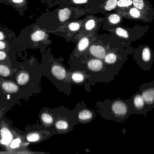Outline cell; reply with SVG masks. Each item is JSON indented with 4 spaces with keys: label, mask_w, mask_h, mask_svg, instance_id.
Returning <instances> with one entry per match:
<instances>
[{
    "label": "cell",
    "mask_w": 154,
    "mask_h": 154,
    "mask_svg": "<svg viewBox=\"0 0 154 154\" xmlns=\"http://www.w3.org/2000/svg\"><path fill=\"white\" fill-rule=\"evenodd\" d=\"M72 79L77 82H82L83 80V75L79 73H75L72 75Z\"/></svg>",
    "instance_id": "cell-22"
},
{
    "label": "cell",
    "mask_w": 154,
    "mask_h": 154,
    "mask_svg": "<svg viewBox=\"0 0 154 154\" xmlns=\"http://www.w3.org/2000/svg\"><path fill=\"white\" fill-rule=\"evenodd\" d=\"M6 57V54L3 52H0V60L4 59Z\"/></svg>",
    "instance_id": "cell-31"
},
{
    "label": "cell",
    "mask_w": 154,
    "mask_h": 154,
    "mask_svg": "<svg viewBox=\"0 0 154 154\" xmlns=\"http://www.w3.org/2000/svg\"><path fill=\"white\" fill-rule=\"evenodd\" d=\"M117 0H108L105 6V9L107 11H111L116 6Z\"/></svg>",
    "instance_id": "cell-16"
},
{
    "label": "cell",
    "mask_w": 154,
    "mask_h": 154,
    "mask_svg": "<svg viewBox=\"0 0 154 154\" xmlns=\"http://www.w3.org/2000/svg\"><path fill=\"white\" fill-rule=\"evenodd\" d=\"M92 117V114L91 112L88 110H84L80 113L79 118L82 120H88Z\"/></svg>",
    "instance_id": "cell-13"
},
{
    "label": "cell",
    "mask_w": 154,
    "mask_h": 154,
    "mask_svg": "<svg viewBox=\"0 0 154 154\" xmlns=\"http://www.w3.org/2000/svg\"><path fill=\"white\" fill-rule=\"evenodd\" d=\"M5 48V44L4 42L2 41H0V49H4Z\"/></svg>",
    "instance_id": "cell-32"
},
{
    "label": "cell",
    "mask_w": 154,
    "mask_h": 154,
    "mask_svg": "<svg viewBox=\"0 0 154 154\" xmlns=\"http://www.w3.org/2000/svg\"><path fill=\"white\" fill-rule=\"evenodd\" d=\"M73 2L76 4L85 3L88 2V0H73Z\"/></svg>",
    "instance_id": "cell-30"
},
{
    "label": "cell",
    "mask_w": 154,
    "mask_h": 154,
    "mask_svg": "<svg viewBox=\"0 0 154 154\" xmlns=\"http://www.w3.org/2000/svg\"><path fill=\"white\" fill-rule=\"evenodd\" d=\"M4 39V35L2 33L0 32V40L2 39Z\"/></svg>",
    "instance_id": "cell-34"
},
{
    "label": "cell",
    "mask_w": 154,
    "mask_h": 154,
    "mask_svg": "<svg viewBox=\"0 0 154 154\" xmlns=\"http://www.w3.org/2000/svg\"><path fill=\"white\" fill-rule=\"evenodd\" d=\"M12 1L15 3H21L23 2V0H12Z\"/></svg>",
    "instance_id": "cell-33"
},
{
    "label": "cell",
    "mask_w": 154,
    "mask_h": 154,
    "mask_svg": "<svg viewBox=\"0 0 154 154\" xmlns=\"http://www.w3.org/2000/svg\"><path fill=\"white\" fill-rule=\"evenodd\" d=\"M95 21L93 20H90L87 22L86 24V28L87 30H90L95 26Z\"/></svg>",
    "instance_id": "cell-27"
},
{
    "label": "cell",
    "mask_w": 154,
    "mask_h": 154,
    "mask_svg": "<svg viewBox=\"0 0 154 154\" xmlns=\"http://www.w3.org/2000/svg\"><path fill=\"white\" fill-rule=\"evenodd\" d=\"M89 41L87 38H83L81 39L78 45L79 49L80 51L85 49L88 45Z\"/></svg>",
    "instance_id": "cell-14"
},
{
    "label": "cell",
    "mask_w": 154,
    "mask_h": 154,
    "mask_svg": "<svg viewBox=\"0 0 154 154\" xmlns=\"http://www.w3.org/2000/svg\"><path fill=\"white\" fill-rule=\"evenodd\" d=\"M10 73V70L8 68L3 65H0V75L3 77H7Z\"/></svg>",
    "instance_id": "cell-20"
},
{
    "label": "cell",
    "mask_w": 154,
    "mask_h": 154,
    "mask_svg": "<svg viewBox=\"0 0 154 154\" xmlns=\"http://www.w3.org/2000/svg\"><path fill=\"white\" fill-rule=\"evenodd\" d=\"M91 53L97 58L102 59L106 56L105 50L100 46L92 45L90 49Z\"/></svg>",
    "instance_id": "cell-5"
},
{
    "label": "cell",
    "mask_w": 154,
    "mask_h": 154,
    "mask_svg": "<svg viewBox=\"0 0 154 154\" xmlns=\"http://www.w3.org/2000/svg\"><path fill=\"white\" fill-rule=\"evenodd\" d=\"M1 134L2 139L1 143L3 144L8 145L12 140V135L9 130L6 128H3L1 130Z\"/></svg>",
    "instance_id": "cell-6"
},
{
    "label": "cell",
    "mask_w": 154,
    "mask_h": 154,
    "mask_svg": "<svg viewBox=\"0 0 154 154\" xmlns=\"http://www.w3.org/2000/svg\"><path fill=\"white\" fill-rule=\"evenodd\" d=\"M139 90L144 99L146 108L149 111H151L154 108V81L142 84Z\"/></svg>",
    "instance_id": "cell-2"
},
{
    "label": "cell",
    "mask_w": 154,
    "mask_h": 154,
    "mask_svg": "<svg viewBox=\"0 0 154 154\" xmlns=\"http://www.w3.org/2000/svg\"><path fill=\"white\" fill-rule=\"evenodd\" d=\"M127 101L131 114L143 115L146 117L149 111L146 108L145 102L141 92H137Z\"/></svg>",
    "instance_id": "cell-1"
},
{
    "label": "cell",
    "mask_w": 154,
    "mask_h": 154,
    "mask_svg": "<svg viewBox=\"0 0 154 154\" xmlns=\"http://www.w3.org/2000/svg\"><path fill=\"white\" fill-rule=\"evenodd\" d=\"M21 141L19 138L15 139L12 142L11 144V147L12 148H16L19 147L20 144V143Z\"/></svg>",
    "instance_id": "cell-28"
},
{
    "label": "cell",
    "mask_w": 154,
    "mask_h": 154,
    "mask_svg": "<svg viewBox=\"0 0 154 154\" xmlns=\"http://www.w3.org/2000/svg\"><path fill=\"white\" fill-rule=\"evenodd\" d=\"M133 4L135 8L138 10H142L144 7V3L143 0H133Z\"/></svg>",
    "instance_id": "cell-17"
},
{
    "label": "cell",
    "mask_w": 154,
    "mask_h": 154,
    "mask_svg": "<svg viewBox=\"0 0 154 154\" xmlns=\"http://www.w3.org/2000/svg\"><path fill=\"white\" fill-rule=\"evenodd\" d=\"M29 80V76L25 73H22L17 77V82L20 85H23L26 84Z\"/></svg>",
    "instance_id": "cell-12"
},
{
    "label": "cell",
    "mask_w": 154,
    "mask_h": 154,
    "mask_svg": "<svg viewBox=\"0 0 154 154\" xmlns=\"http://www.w3.org/2000/svg\"><path fill=\"white\" fill-rule=\"evenodd\" d=\"M116 60V55L113 53H110L107 54L105 58L106 62V63H109V64L115 63Z\"/></svg>",
    "instance_id": "cell-15"
},
{
    "label": "cell",
    "mask_w": 154,
    "mask_h": 154,
    "mask_svg": "<svg viewBox=\"0 0 154 154\" xmlns=\"http://www.w3.org/2000/svg\"><path fill=\"white\" fill-rule=\"evenodd\" d=\"M46 33L41 30L37 31L32 35V39L35 41L41 40L45 38Z\"/></svg>",
    "instance_id": "cell-11"
},
{
    "label": "cell",
    "mask_w": 154,
    "mask_h": 154,
    "mask_svg": "<svg viewBox=\"0 0 154 154\" xmlns=\"http://www.w3.org/2000/svg\"><path fill=\"white\" fill-rule=\"evenodd\" d=\"M130 14L134 18H138L141 16V13L136 8H133L130 10Z\"/></svg>",
    "instance_id": "cell-24"
},
{
    "label": "cell",
    "mask_w": 154,
    "mask_h": 154,
    "mask_svg": "<svg viewBox=\"0 0 154 154\" xmlns=\"http://www.w3.org/2000/svg\"><path fill=\"white\" fill-rule=\"evenodd\" d=\"M67 123L65 121L63 120H60V121H58L56 123V127L57 129H60V130H63V129H67L68 127Z\"/></svg>",
    "instance_id": "cell-19"
},
{
    "label": "cell",
    "mask_w": 154,
    "mask_h": 154,
    "mask_svg": "<svg viewBox=\"0 0 154 154\" xmlns=\"http://www.w3.org/2000/svg\"><path fill=\"white\" fill-rule=\"evenodd\" d=\"M42 119L45 124H51L52 122V118L50 115L47 114H44L42 115Z\"/></svg>",
    "instance_id": "cell-21"
},
{
    "label": "cell",
    "mask_w": 154,
    "mask_h": 154,
    "mask_svg": "<svg viewBox=\"0 0 154 154\" xmlns=\"http://www.w3.org/2000/svg\"><path fill=\"white\" fill-rule=\"evenodd\" d=\"M112 110L115 115L122 121L127 119L131 114L127 100H116L112 104Z\"/></svg>",
    "instance_id": "cell-3"
},
{
    "label": "cell",
    "mask_w": 154,
    "mask_h": 154,
    "mask_svg": "<svg viewBox=\"0 0 154 154\" xmlns=\"http://www.w3.org/2000/svg\"><path fill=\"white\" fill-rule=\"evenodd\" d=\"M133 3L131 0H119L117 2V5L119 7H127Z\"/></svg>",
    "instance_id": "cell-18"
},
{
    "label": "cell",
    "mask_w": 154,
    "mask_h": 154,
    "mask_svg": "<svg viewBox=\"0 0 154 154\" xmlns=\"http://www.w3.org/2000/svg\"><path fill=\"white\" fill-rule=\"evenodd\" d=\"M52 73L53 75L59 79H64L66 76V71L64 68L58 65H55L52 68Z\"/></svg>",
    "instance_id": "cell-7"
},
{
    "label": "cell",
    "mask_w": 154,
    "mask_h": 154,
    "mask_svg": "<svg viewBox=\"0 0 154 154\" xmlns=\"http://www.w3.org/2000/svg\"><path fill=\"white\" fill-rule=\"evenodd\" d=\"M88 67L90 69L94 71H98L102 68V63L100 60L93 59L90 61L88 63Z\"/></svg>",
    "instance_id": "cell-8"
},
{
    "label": "cell",
    "mask_w": 154,
    "mask_h": 154,
    "mask_svg": "<svg viewBox=\"0 0 154 154\" xmlns=\"http://www.w3.org/2000/svg\"><path fill=\"white\" fill-rule=\"evenodd\" d=\"M141 60L137 62V64L140 66L144 71H148L150 70L152 63V54L151 51L148 48H145L141 54Z\"/></svg>",
    "instance_id": "cell-4"
},
{
    "label": "cell",
    "mask_w": 154,
    "mask_h": 154,
    "mask_svg": "<svg viewBox=\"0 0 154 154\" xmlns=\"http://www.w3.org/2000/svg\"><path fill=\"white\" fill-rule=\"evenodd\" d=\"M70 14V11L68 8H65L59 11V17L61 22L65 21L68 19Z\"/></svg>",
    "instance_id": "cell-10"
},
{
    "label": "cell",
    "mask_w": 154,
    "mask_h": 154,
    "mask_svg": "<svg viewBox=\"0 0 154 154\" xmlns=\"http://www.w3.org/2000/svg\"><path fill=\"white\" fill-rule=\"evenodd\" d=\"M2 87L5 91L8 93H16L18 90L17 86L11 82H5L3 84Z\"/></svg>",
    "instance_id": "cell-9"
},
{
    "label": "cell",
    "mask_w": 154,
    "mask_h": 154,
    "mask_svg": "<svg viewBox=\"0 0 154 154\" xmlns=\"http://www.w3.org/2000/svg\"><path fill=\"white\" fill-rule=\"evenodd\" d=\"M39 138V136L37 134H30L27 137V140L31 142L38 141Z\"/></svg>",
    "instance_id": "cell-23"
},
{
    "label": "cell",
    "mask_w": 154,
    "mask_h": 154,
    "mask_svg": "<svg viewBox=\"0 0 154 154\" xmlns=\"http://www.w3.org/2000/svg\"><path fill=\"white\" fill-rule=\"evenodd\" d=\"M109 20L113 24H117L120 20V18L117 14H112L109 16Z\"/></svg>",
    "instance_id": "cell-26"
},
{
    "label": "cell",
    "mask_w": 154,
    "mask_h": 154,
    "mask_svg": "<svg viewBox=\"0 0 154 154\" xmlns=\"http://www.w3.org/2000/svg\"><path fill=\"white\" fill-rule=\"evenodd\" d=\"M116 32L117 34L119 36H122L125 38H128V34L126 31L122 28H118L116 29Z\"/></svg>",
    "instance_id": "cell-25"
},
{
    "label": "cell",
    "mask_w": 154,
    "mask_h": 154,
    "mask_svg": "<svg viewBox=\"0 0 154 154\" xmlns=\"http://www.w3.org/2000/svg\"><path fill=\"white\" fill-rule=\"evenodd\" d=\"M79 28V24L77 23H72L69 25V28L71 30H77Z\"/></svg>",
    "instance_id": "cell-29"
}]
</instances>
